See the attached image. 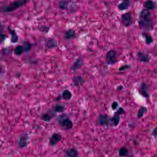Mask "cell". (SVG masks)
<instances>
[{"label": "cell", "mask_w": 157, "mask_h": 157, "mask_svg": "<svg viewBox=\"0 0 157 157\" xmlns=\"http://www.w3.org/2000/svg\"><path fill=\"white\" fill-rule=\"evenodd\" d=\"M139 27L143 31H152L154 29V23L150 10L143 8L139 13L138 20Z\"/></svg>", "instance_id": "cell-1"}, {"label": "cell", "mask_w": 157, "mask_h": 157, "mask_svg": "<svg viewBox=\"0 0 157 157\" xmlns=\"http://www.w3.org/2000/svg\"><path fill=\"white\" fill-rule=\"evenodd\" d=\"M30 0H15L9 5H3L1 7V12L3 13H10L14 12L20 7L26 5Z\"/></svg>", "instance_id": "cell-2"}, {"label": "cell", "mask_w": 157, "mask_h": 157, "mask_svg": "<svg viewBox=\"0 0 157 157\" xmlns=\"http://www.w3.org/2000/svg\"><path fill=\"white\" fill-rule=\"evenodd\" d=\"M122 24L125 27H129L133 24L132 15L131 12H127L122 14L121 16Z\"/></svg>", "instance_id": "cell-3"}, {"label": "cell", "mask_w": 157, "mask_h": 157, "mask_svg": "<svg viewBox=\"0 0 157 157\" xmlns=\"http://www.w3.org/2000/svg\"><path fill=\"white\" fill-rule=\"evenodd\" d=\"M106 60L109 65H113L118 61V53L115 50H110L106 53Z\"/></svg>", "instance_id": "cell-4"}, {"label": "cell", "mask_w": 157, "mask_h": 157, "mask_svg": "<svg viewBox=\"0 0 157 157\" xmlns=\"http://www.w3.org/2000/svg\"><path fill=\"white\" fill-rule=\"evenodd\" d=\"M125 112V109L122 107H120L113 114L112 118H111V122L113 126L117 127L119 125L120 121V116Z\"/></svg>", "instance_id": "cell-5"}, {"label": "cell", "mask_w": 157, "mask_h": 157, "mask_svg": "<svg viewBox=\"0 0 157 157\" xmlns=\"http://www.w3.org/2000/svg\"><path fill=\"white\" fill-rule=\"evenodd\" d=\"M139 94L145 98L148 99L149 98V87L147 83L142 82L141 83L140 88L138 89Z\"/></svg>", "instance_id": "cell-6"}, {"label": "cell", "mask_w": 157, "mask_h": 157, "mask_svg": "<svg viewBox=\"0 0 157 157\" xmlns=\"http://www.w3.org/2000/svg\"><path fill=\"white\" fill-rule=\"evenodd\" d=\"M60 127L66 131L72 129L73 127V122L69 118H65L59 121Z\"/></svg>", "instance_id": "cell-7"}, {"label": "cell", "mask_w": 157, "mask_h": 157, "mask_svg": "<svg viewBox=\"0 0 157 157\" xmlns=\"http://www.w3.org/2000/svg\"><path fill=\"white\" fill-rule=\"evenodd\" d=\"M111 118L106 114H101L98 118V124L101 126H108L111 122Z\"/></svg>", "instance_id": "cell-8"}, {"label": "cell", "mask_w": 157, "mask_h": 157, "mask_svg": "<svg viewBox=\"0 0 157 157\" xmlns=\"http://www.w3.org/2000/svg\"><path fill=\"white\" fill-rule=\"evenodd\" d=\"M138 60L143 63L149 62L150 60V57L149 54L142 51H139L136 54Z\"/></svg>", "instance_id": "cell-9"}, {"label": "cell", "mask_w": 157, "mask_h": 157, "mask_svg": "<svg viewBox=\"0 0 157 157\" xmlns=\"http://www.w3.org/2000/svg\"><path fill=\"white\" fill-rule=\"evenodd\" d=\"M62 139V136L59 133H54L50 139L49 144L51 146H54L58 144Z\"/></svg>", "instance_id": "cell-10"}, {"label": "cell", "mask_w": 157, "mask_h": 157, "mask_svg": "<svg viewBox=\"0 0 157 157\" xmlns=\"http://www.w3.org/2000/svg\"><path fill=\"white\" fill-rule=\"evenodd\" d=\"M131 0H122L121 3L118 5V9L120 11L128 9L131 7Z\"/></svg>", "instance_id": "cell-11"}, {"label": "cell", "mask_w": 157, "mask_h": 157, "mask_svg": "<svg viewBox=\"0 0 157 157\" xmlns=\"http://www.w3.org/2000/svg\"><path fill=\"white\" fill-rule=\"evenodd\" d=\"M156 6V3L152 0H147L143 3V7L144 8L150 11L155 9Z\"/></svg>", "instance_id": "cell-12"}, {"label": "cell", "mask_w": 157, "mask_h": 157, "mask_svg": "<svg viewBox=\"0 0 157 157\" xmlns=\"http://www.w3.org/2000/svg\"><path fill=\"white\" fill-rule=\"evenodd\" d=\"M141 36L144 39L145 43L147 45H150L154 42V38L147 31H143L141 33Z\"/></svg>", "instance_id": "cell-13"}, {"label": "cell", "mask_w": 157, "mask_h": 157, "mask_svg": "<svg viewBox=\"0 0 157 157\" xmlns=\"http://www.w3.org/2000/svg\"><path fill=\"white\" fill-rule=\"evenodd\" d=\"M8 32L11 36V42L14 43H17L19 40V37L17 34L15 30L10 28V27H8Z\"/></svg>", "instance_id": "cell-14"}, {"label": "cell", "mask_w": 157, "mask_h": 157, "mask_svg": "<svg viewBox=\"0 0 157 157\" xmlns=\"http://www.w3.org/2000/svg\"><path fill=\"white\" fill-rule=\"evenodd\" d=\"M45 46L47 49H51L55 48L58 46L56 41L53 38H49L46 42Z\"/></svg>", "instance_id": "cell-15"}, {"label": "cell", "mask_w": 157, "mask_h": 157, "mask_svg": "<svg viewBox=\"0 0 157 157\" xmlns=\"http://www.w3.org/2000/svg\"><path fill=\"white\" fill-rule=\"evenodd\" d=\"M74 85L76 87H81L85 83V79L81 76H75L73 79Z\"/></svg>", "instance_id": "cell-16"}, {"label": "cell", "mask_w": 157, "mask_h": 157, "mask_svg": "<svg viewBox=\"0 0 157 157\" xmlns=\"http://www.w3.org/2000/svg\"><path fill=\"white\" fill-rule=\"evenodd\" d=\"M28 140H29V138H28V135H25L21 136L19 141V146L21 148L26 147L28 144Z\"/></svg>", "instance_id": "cell-17"}, {"label": "cell", "mask_w": 157, "mask_h": 157, "mask_svg": "<svg viewBox=\"0 0 157 157\" xmlns=\"http://www.w3.org/2000/svg\"><path fill=\"white\" fill-rule=\"evenodd\" d=\"M83 65V61L81 58H79L76 59L75 62L73 63L72 67L70 68L72 70H78L81 68Z\"/></svg>", "instance_id": "cell-18"}, {"label": "cell", "mask_w": 157, "mask_h": 157, "mask_svg": "<svg viewBox=\"0 0 157 157\" xmlns=\"http://www.w3.org/2000/svg\"><path fill=\"white\" fill-rule=\"evenodd\" d=\"M147 112H148V108L145 106H141L138 111L137 117L138 118H141Z\"/></svg>", "instance_id": "cell-19"}, {"label": "cell", "mask_w": 157, "mask_h": 157, "mask_svg": "<svg viewBox=\"0 0 157 157\" xmlns=\"http://www.w3.org/2000/svg\"><path fill=\"white\" fill-rule=\"evenodd\" d=\"M65 35H66V38L68 40L71 39L72 38H75L76 37L75 30L71 29H69L66 31Z\"/></svg>", "instance_id": "cell-20"}, {"label": "cell", "mask_w": 157, "mask_h": 157, "mask_svg": "<svg viewBox=\"0 0 157 157\" xmlns=\"http://www.w3.org/2000/svg\"><path fill=\"white\" fill-rule=\"evenodd\" d=\"M129 152V150L126 147H122L118 150V155L121 157H126L128 156Z\"/></svg>", "instance_id": "cell-21"}, {"label": "cell", "mask_w": 157, "mask_h": 157, "mask_svg": "<svg viewBox=\"0 0 157 157\" xmlns=\"http://www.w3.org/2000/svg\"><path fill=\"white\" fill-rule=\"evenodd\" d=\"M69 1L68 0H61L59 1V7L62 10H66L68 7Z\"/></svg>", "instance_id": "cell-22"}, {"label": "cell", "mask_w": 157, "mask_h": 157, "mask_svg": "<svg viewBox=\"0 0 157 157\" xmlns=\"http://www.w3.org/2000/svg\"><path fill=\"white\" fill-rule=\"evenodd\" d=\"M66 154L68 157H76L78 155V152L75 148H70L66 151Z\"/></svg>", "instance_id": "cell-23"}, {"label": "cell", "mask_w": 157, "mask_h": 157, "mask_svg": "<svg viewBox=\"0 0 157 157\" xmlns=\"http://www.w3.org/2000/svg\"><path fill=\"white\" fill-rule=\"evenodd\" d=\"M62 97L63 99L66 101H69L72 98V93L68 89L64 90L62 93Z\"/></svg>", "instance_id": "cell-24"}, {"label": "cell", "mask_w": 157, "mask_h": 157, "mask_svg": "<svg viewBox=\"0 0 157 157\" xmlns=\"http://www.w3.org/2000/svg\"><path fill=\"white\" fill-rule=\"evenodd\" d=\"M24 53L23 47L22 45H18L14 49V54L16 55H20Z\"/></svg>", "instance_id": "cell-25"}, {"label": "cell", "mask_w": 157, "mask_h": 157, "mask_svg": "<svg viewBox=\"0 0 157 157\" xmlns=\"http://www.w3.org/2000/svg\"><path fill=\"white\" fill-rule=\"evenodd\" d=\"M23 47L24 50V53H26L29 52L31 49L32 47V45L29 42H26L24 43Z\"/></svg>", "instance_id": "cell-26"}, {"label": "cell", "mask_w": 157, "mask_h": 157, "mask_svg": "<svg viewBox=\"0 0 157 157\" xmlns=\"http://www.w3.org/2000/svg\"><path fill=\"white\" fill-rule=\"evenodd\" d=\"M65 106L61 105H57L55 108L54 111L57 112H62L65 110Z\"/></svg>", "instance_id": "cell-27"}, {"label": "cell", "mask_w": 157, "mask_h": 157, "mask_svg": "<svg viewBox=\"0 0 157 157\" xmlns=\"http://www.w3.org/2000/svg\"><path fill=\"white\" fill-rule=\"evenodd\" d=\"M41 118L44 121L48 122L50 121V120H51V117L48 113H44L41 116Z\"/></svg>", "instance_id": "cell-28"}, {"label": "cell", "mask_w": 157, "mask_h": 157, "mask_svg": "<svg viewBox=\"0 0 157 157\" xmlns=\"http://www.w3.org/2000/svg\"><path fill=\"white\" fill-rule=\"evenodd\" d=\"M131 66L129 65H124L121 66V67L119 68V71H123L129 69L131 68Z\"/></svg>", "instance_id": "cell-29"}, {"label": "cell", "mask_w": 157, "mask_h": 157, "mask_svg": "<svg viewBox=\"0 0 157 157\" xmlns=\"http://www.w3.org/2000/svg\"><path fill=\"white\" fill-rule=\"evenodd\" d=\"M118 102L114 101L112 102V104L111 105V108L112 110H115L118 108Z\"/></svg>", "instance_id": "cell-30"}, {"label": "cell", "mask_w": 157, "mask_h": 157, "mask_svg": "<svg viewBox=\"0 0 157 157\" xmlns=\"http://www.w3.org/2000/svg\"><path fill=\"white\" fill-rule=\"evenodd\" d=\"M39 29L41 31H44V32H47L49 30V27L46 26H41L39 27Z\"/></svg>", "instance_id": "cell-31"}, {"label": "cell", "mask_w": 157, "mask_h": 157, "mask_svg": "<svg viewBox=\"0 0 157 157\" xmlns=\"http://www.w3.org/2000/svg\"><path fill=\"white\" fill-rule=\"evenodd\" d=\"M152 136H154V137H157V126H156L154 130L152 131Z\"/></svg>", "instance_id": "cell-32"}, {"label": "cell", "mask_w": 157, "mask_h": 157, "mask_svg": "<svg viewBox=\"0 0 157 157\" xmlns=\"http://www.w3.org/2000/svg\"><path fill=\"white\" fill-rule=\"evenodd\" d=\"M122 89H123V87H122V86H118V90H122Z\"/></svg>", "instance_id": "cell-33"}, {"label": "cell", "mask_w": 157, "mask_h": 157, "mask_svg": "<svg viewBox=\"0 0 157 157\" xmlns=\"http://www.w3.org/2000/svg\"></svg>", "instance_id": "cell-34"}]
</instances>
